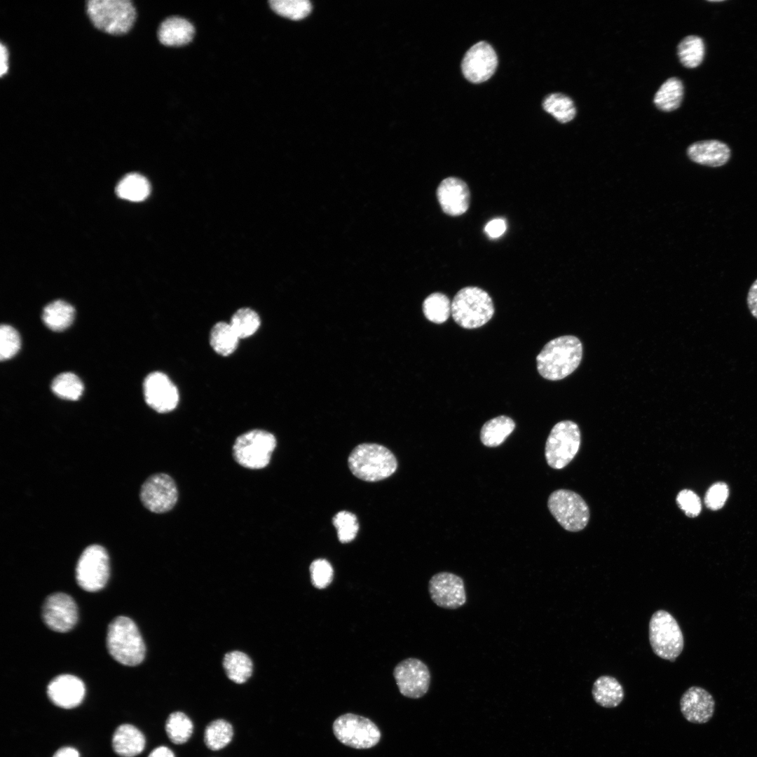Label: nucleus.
Masks as SVG:
<instances>
[{"mask_svg":"<svg viewBox=\"0 0 757 757\" xmlns=\"http://www.w3.org/2000/svg\"><path fill=\"white\" fill-rule=\"evenodd\" d=\"M582 357L579 339L571 335L559 336L547 342L537 355V369L545 379L561 380L578 368Z\"/></svg>","mask_w":757,"mask_h":757,"instance_id":"obj_1","label":"nucleus"},{"mask_svg":"<svg viewBox=\"0 0 757 757\" xmlns=\"http://www.w3.org/2000/svg\"><path fill=\"white\" fill-rule=\"evenodd\" d=\"M351 472L366 482L386 479L396 470L395 455L386 447L374 443H363L355 446L348 459Z\"/></svg>","mask_w":757,"mask_h":757,"instance_id":"obj_2","label":"nucleus"},{"mask_svg":"<svg viewBox=\"0 0 757 757\" xmlns=\"http://www.w3.org/2000/svg\"><path fill=\"white\" fill-rule=\"evenodd\" d=\"M107 647L111 656L126 666L140 664L145 656V645L135 623L118 616L108 627Z\"/></svg>","mask_w":757,"mask_h":757,"instance_id":"obj_3","label":"nucleus"},{"mask_svg":"<svg viewBox=\"0 0 757 757\" xmlns=\"http://www.w3.org/2000/svg\"><path fill=\"white\" fill-rule=\"evenodd\" d=\"M494 306L484 289L468 286L460 289L451 303L454 321L465 329H475L487 323L494 314Z\"/></svg>","mask_w":757,"mask_h":757,"instance_id":"obj_4","label":"nucleus"},{"mask_svg":"<svg viewBox=\"0 0 757 757\" xmlns=\"http://www.w3.org/2000/svg\"><path fill=\"white\" fill-rule=\"evenodd\" d=\"M87 14L98 29L119 35L132 27L136 11L130 0H90L86 3Z\"/></svg>","mask_w":757,"mask_h":757,"instance_id":"obj_5","label":"nucleus"},{"mask_svg":"<svg viewBox=\"0 0 757 757\" xmlns=\"http://www.w3.org/2000/svg\"><path fill=\"white\" fill-rule=\"evenodd\" d=\"M277 444L271 432L254 429L238 436L233 446V456L240 465L252 470L268 465Z\"/></svg>","mask_w":757,"mask_h":757,"instance_id":"obj_6","label":"nucleus"},{"mask_svg":"<svg viewBox=\"0 0 757 757\" xmlns=\"http://www.w3.org/2000/svg\"><path fill=\"white\" fill-rule=\"evenodd\" d=\"M649 641L654 653L671 662L681 653L684 639L676 619L664 610L655 611L649 622Z\"/></svg>","mask_w":757,"mask_h":757,"instance_id":"obj_7","label":"nucleus"},{"mask_svg":"<svg viewBox=\"0 0 757 757\" xmlns=\"http://www.w3.org/2000/svg\"><path fill=\"white\" fill-rule=\"evenodd\" d=\"M580 441V431L575 422H558L546 441L545 456L547 464L556 470L566 467L577 454Z\"/></svg>","mask_w":757,"mask_h":757,"instance_id":"obj_8","label":"nucleus"},{"mask_svg":"<svg viewBox=\"0 0 757 757\" xmlns=\"http://www.w3.org/2000/svg\"><path fill=\"white\" fill-rule=\"evenodd\" d=\"M332 730L336 738L343 744L357 749H367L376 746L381 733L370 719L351 713L335 719Z\"/></svg>","mask_w":757,"mask_h":757,"instance_id":"obj_9","label":"nucleus"},{"mask_svg":"<svg viewBox=\"0 0 757 757\" xmlns=\"http://www.w3.org/2000/svg\"><path fill=\"white\" fill-rule=\"evenodd\" d=\"M547 506L558 523L568 531H580L588 524L589 507L583 498L573 491L558 489L552 492L548 498Z\"/></svg>","mask_w":757,"mask_h":757,"instance_id":"obj_10","label":"nucleus"},{"mask_svg":"<svg viewBox=\"0 0 757 757\" xmlns=\"http://www.w3.org/2000/svg\"><path fill=\"white\" fill-rule=\"evenodd\" d=\"M109 577V557L104 547L93 544L84 549L77 561L76 579L83 589H102Z\"/></svg>","mask_w":757,"mask_h":757,"instance_id":"obj_11","label":"nucleus"},{"mask_svg":"<svg viewBox=\"0 0 757 757\" xmlns=\"http://www.w3.org/2000/svg\"><path fill=\"white\" fill-rule=\"evenodd\" d=\"M143 505L154 513L171 510L178 500V491L174 479L165 473L154 474L143 483L140 489Z\"/></svg>","mask_w":757,"mask_h":757,"instance_id":"obj_12","label":"nucleus"},{"mask_svg":"<svg viewBox=\"0 0 757 757\" xmlns=\"http://www.w3.org/2000/svg\"><path fill=\"white\" fill-rule=\"evenodd\" d=\"M393 676L400 693L405 697L418 699L429 689V669L417 658H407L398 663L394 669Z\"/></svg>","mask_w":757,"mask_h":757,"instance_id":"obj_13","label":"nucleus"},{"mask_svg":"<svg viewBox=\"0 0 757 757\" xmlns=\"http://www.w3.org/2000/svg\"><path fill=\"white\" fill-rule=\"evenodd\" d=\"M42 618L51 630L57 632H69L78 620L76 603L73 598L67 594H52L43 603Z\"/></svg>","mask_w":757,"mask_h":757,"instance_id":"obj_14","label":"nucleus"},{"mask_svg":"<svg viewBox=\"0 0 757 757\" xmlns=\"http://www.w3.org/2000/svg\"><path fill=\"white\" fill-rule=\"evenodd\" d=\"M428 590L432 601L443 608L456 609L466 602L463 580L450 572H439L432 575Z\"/></svg>","mask_w":757,"mask_h":757,"instance_id":"obj_15","label":"nucleus"},{"mask_svg":"<svg viewBox=\"0 0 757 757\" xmlns=\"http://www.w3.org/2000/svg\"><path fill=\"white\" fill-rule=\"evenodd\" d=\"M143 390L146 404L158 413L170 412L178 404L177 388L163 372L154 371L148 374L144 381Z\"/></svg>","mask_w":757,"mask_h":757,"instance_id":"obj_16","label":"nucleus"},{"mask_svg":"<svg viewBox=\"0 0 757 757\" xmlns=\"http://www.w3.org/2000/svg\"><path fill=\"white\" fill-rule=\"evenodd\" d=\"M497 64V55L491 46L485 41H479L467 51L461 68L468 81L479 83L493 74Z\"/></svg>","mask_w":757,"mask_h":757,"instance_id":"obj_17","label":"nucleus"},{"mask_svg":"<svg viewBox=\"0 0 757 757\" xmlns=\"http://www.w3.org/2000/svg\"><path fill=\"white\" fill-rule=\"evenodd\" d=\"M437 196L442 211L449 216H460L469 207L470 189L467 184L458 177H449L443 179L437 189Z\"/></svg>","mask_w":757,"mask_h":757,"instance_id":"obj_18","label":"nucleus"},{"mask_svg":"<svg viewBox=\"0 0 757 757\" xmlns=\"http://www.w3.org/2000/svg\"><path fill=\"white\" fill-rule=\"evenodd\" d=\"M680 709L688 721L702 724L712 718L715 710V701L705 689L692 686L682 695L680 699Z\"/></svg>","mask_w":757,"mask_h":757,"instance_id":"obj_19","label":"nucleus"},{"mask_svg":"<svg viewBox=\"0 0 757 757\" xmlns=\"http://www.w3.org/2000/svg\"><path fill=\"white\" fill-rule=\"evenodd\" d=\"M86 693L83 682L71 674L54 678L48 684L47 694L51 702L64 709H72L83 701Z\"/></svg>","mask_w":757,"mask_h":757,"instance_id":"obj_20","label":"nucleus"},{"mask_svg":"<svg viewBox=\"0 0 757 757\" xmlns=\"http://www.w3.org/2000/svg\"><path fill=\"white\" fill-rule=\"evenodd\" d=\"M686 154L688 158L697 164L718 168L725 165L730 161L731 149L722 141L704 139L689 145Z\"/></svg>","mask_w":757,"mask_h":757,"instance_id":"obj_21","label":"nucleus"},{"mask_svg":"<svg viewBox=\"0 0 757 757\" xmlns=\"http://www.w3.org/2000/svg\"><path fill=\"white\" fill-rule=\"evenodd\" d=\"M192 24L180 17H170L163 21L158 30L160 42L168 46H181L189 43L194 36Z\"/></svg>","mask_w":757,"mask_h":757,"instance_id":"obj_22","label":"nucleus"},{"mask_svg":"<svg viewBox=\"0 0 757 757\" xmlns=\"http://www.w3.org/2000/svg\"><path fill=\"white\" fill-rule=\"evenodd\" d=\"M114 751L121 757H134L145 746V737L136 727L123 724L115 730L112 738Z\"/></svg>","mask_w":757,"mask_h":757,"instance_id":"obj_23","label":"nucleus"},{"mask_svg":"<svg viewBox=\"0 0 757 757\" xmlns=\"http://www.w3.org/2000/svg\"><path fill=\"white\" fill-rule=\"evenodd\" d=\"M592 694L596 704L605 708L618 707L624 699V690L620 683L611 676H601L594 681Z\"/></svg>","mask_w":757,"mask_h":757,"instance_id":"obj_24","label":"nucleus"},{"mask_svg":"<svg viewBox=\"0 0 757 757\" xmlns=\"http://www.w3.org/2000/svg\"><path fill=\"white\" fill-rule=\"evenodd\" d=\"M515 428V423L509 416H499L486 421L480 432V439L488 447L500 445Z\"/></svg>","mask_w":757,"mask_h":757,"instance_id":"obj_25","label":"nucleus"},{"mask_svg":"<svg viewBox=\"0 0 757 757\" xmlns=\"http://www.w3.org/2000/svg\"><path fill=\"white\" fill-rule=\"evenodd\" d=\"M74 314L75 310L71 304L62 300H56L43 308L42 320L50 329L60 332L71 325Z\"/></svg>","mask_w":757,"mask_h":757,"instance_id":"obj_26","label":"nucleus"},{"mask_svg":"<svg viewBox=\"0 0 757 757\" xmlns=\"http://www.w3.org/2000/svg\"><path fill=\"white\" fill-rule=\"evenodd\" d=\"M683 93L682 81L678 78L671 77L661 85L655 95L653 102L659 109L671 111L679 107Z\"/></svg>","mask_w":757,"mask_h":757,"instance_id":"obj_27","label":"nucleus"},{"mask_svg":"<svg viewBox=\"0 0 757 757\" xmlns=\"http://www.w3.org/2000/svg\"><path fill=\"white\" fill-rule=\"evenodd\" d=\"M239 339L230 323L225 322L216 323L210 334L212 348L222 356L232 354L238 346Z\"/></svg>","mask_w":757,"mask_h":757,"instance_id":"obj_28","label":"nucleus"},{"mask_svg":"<svg viewBox=\"0 0 757 757\" xmlns=\"http://www.w3.org/2000/svg\"><path fill=\"white\" fill-rule=\"evenodd\" d=\"M116 192L120 198L137 202L144 200L150 193V184L147 179L137 173L125 175L118 183Z\"/></svg>","mask_w":757,"mask_h":757,"instance_id":"obj_29","label":"nucleus"},{"mask_svg":"<svg viewBox=\"0 0 757 757\" xmlns=\"http://www.w3.org/2000/svg\"><path fill=\"white\" fill-rule=\"evenodd\" d=\"M677 54L681 63L686 68H696L702 62L705 55V44L697 35H688L678 43Z\"/></svg>","mask_w":757,"mask_h":757,"instance_id":"obj_30","label":"nucleus"},{"mask_svg":"<svg viewBox=\"0 0 757 757\" xmlns=\"http://www.w3.org/2000/svg\"><path fill=\"white\" fill-rule=\"evenodd\" d=\"M223 664L229 678L236 683L246 682L252 673V662L250 658L240 651L235 650L226 653Z\"/></svg>","mask_w":757,"mask_h":757,"instance_id":"obj_31","label":"nucleus"},{"mask_svg":"<svg viewBox=\"0 0 757 757\" xmlns=\"http://www.w3.org/2000/svg\"><path fill=\"white\" fill-rule=\"evenodd\" d=\"M543 107L547 113L563 123L573 120L576 113L573 100L562 93H552L546 96Z\"/></svg>","mask_w":757,"mask_h":757,"instance_id":"obj_32","label":"nucleus"},{"mask_svg":"<svg viewBox=\"0 0 757 757\" xmlns=\"http://www.w3.org/2000/svg\"><path fill=\"white\" fill-rule=\"evenodd\" d=\"M423 311L428 320L442 324L447 320L451 313V304L444 294L435 292L424 300Z\"/></svg>","mask_w":757,"mask_h":757,"instance_id":"obj_33","label":"nucleus"},{"mask_svg":"<svg viewBox=\"0 0 757 757\" xmlns=\"http://www.w3.org/2000/svg\"><path fill=\"white\" fill-rule=\"evenodd\" d=\"M233 735L232 725L225 720L218 719L211 722L206 727L204 741L208 749L217 751L229 744Z\"/></svg>","mask_w":757,"mask_h":757,"instance_id":"obj_34","label":"nucleus"},{"mask_svg":"<svg viewBox=\"0 0 757 757\" xmlns=\"http://www.w3.org/2000/svg\"><path fill=\"white\" fill-rule=\"evenodd\" d=\"M51 390L60 398L74 401L81 396L83 384L76 374L64 372L53 380Z\"/></svg>","mask_w":757,"mask_h":757,"instance_id":"obj_35","label":"nucleus"},{"mask_svg":"<svg viewBox=\"0 0 757 757\" xmlns=\"http://www.w3.org/2000/svg\"><path fill=\"white\" fill-rule=\"evenodd\" d=\"M193 729L191 719L180 711L172 713L166 721L165 730L168 737L176 744L187 742L192 735Z\"/></svg>","mask_w":757,"mask_h":757,"instance_id":"obj_36","label":"nucleus"},{"mask_svg":"<svg viewBox=\"0 0 757 757\" xmlns=\"http://www.w3.org/2000/svg\"><path fill=\"white\" fill-rule=\"evenodd\" d=\"M239 337L245 339L253 335L259 329L261 320L258 313L250 308L238 309L229 322Z\"/></svg>","mask_w":757,"mask_h":757,"instance_id":"obj_37","label":"nucleus"},{"mask_svg":"<svg viewBox=\"0 0 757 757\" xmlns=\"http://www.w3.org/2000/svg\"><path fill=\"white\" fill-rule=\"evenodd\" d=\"M269 4L276 13L294 20L305 18L311 11L308 0H271Z\"/></svg>","mask_w":757,"mask_h":757,"instance_id":"obj_38","label":"nucleus"},{"mask_svg":"<svg viewBox=\"0 0 757 757\" xmlns=\"http://www.w3.org/2000/svg\"><path fill=\"white\" fill-rule=\"evenodd\" d=\"M332 523L337 531L338 538L341 543H350L356 537L359 530V524L353 513L345 510L340 511L333 517Z\"/></svg>","mask_w":757,"mask_h":757,"instance_id":"obj_39","label":"nucleus"},{"mask_svg":"<svg viewBox=\"0 0 757 757\" xmlns=\"http://www.w3.org/2000/svg\"><path fill=\"white\" fill-rule=\"evenodd\" d=\"M20 348L18 332L8 325L0 327V359L6 360L13 357Z\"/></svg>","mask_w":757,"mask_h":757,"instance_id":"obj_40","label":"nucleus"},{"mask_svg":"<svg viewBox=\"0 0 757 757\" xmlns=\"http://www.w3.org/2000/svg\"><path fill=\"white\" fill-rule=\"evenodd\" d=\"M309 571L312 585L318 589L327 587L332 581L334 571L331 564L326 559H318L310 565Z\"/></svg>","mask_w":757,"mask_h":757,"instance_id":"obj_41","label":"nucleus"},{"mask_svg":"<svg viewBox=\"0 0 757 757\" xmlns=\"http://www.w3.org/2000/svg\"><path fill=\"white\" fill-rule=\"evenodd\" d=\"M676 503L686 516L697 517L701 512L702 504L699 496L689 489L681 490L677 495Z\"/></svg>","mask_w":757,"mask_h":757,"instance_id":"obj_42","label":"nucleus"},{"mask_svg":"<svg viewBox=\"0 0 757 757\" xmlns=\"http://www.w3.org/2000/svg\"><path fill=\"white\" fill-rule=\"evenodd\" d=\"M728 496V487L724 482H716L707 490L704 503L706 506L712 510L721 509L725 504Z\"/></svg>","mask_w":757,"mask_h":757,"instance_id":"obj_43","label":"nucleus"},{"mask_svg":"<svg viewBox=\"0 0 757 757\" xmlns=\"http://www.w3.org/2000/svg\"><path fill=\"white\" fill-rule=\"evenodd\" d=\"M505 220L502 218H496L489 221L485 228V233L491 238H497L502 236L506 230Z\"/></svg>","mask_w":757,"mask_h":757,"instance_id":"obj_44","label":"nucleus"},{"mask_svg":"<svg viewBox=\"0 0 757 757\" xmlns=\"http://www.w3.org/2000/svg\"><path fill=\"white\" fill-rule=\"evenodd\" d=\"M746 303L751 315L757 319V279L751 284L748 291Z\"/></svg>","mask_w":757,"mask_h":757,"instance_id":"obj_45","label":"nucleus"},{"mask_svg":"<svg viewBox=\"0 0 757 757\" xmlns=\"http://www.w3.org/2000/svg\"><path fill=\"white\" fill-rule=\"evenodd\" d=\"M8 53L7 48L3 44L0 45V75L2 76L8 70Z\"/></svg>","mask_w":757,"mask_h":757,"instance_id":"obj_46","label":"nucleus"},{"mask_svg":"<svg viewBox=\"0 0 757 757\" xmlns=\"http://www.w3.org/2000/svg\"><path fill=\"white\" fill-rule=\"evenodd\" d=\"M148 757H175V754L167 746H161L154 749Z\"/></svg>","mask_w":757,"mask_h":757,"instance_id":"obj_47","label":"nucleus"},{"mask_svg":"<svg viewBox=\"0 0 757 757\" xmlns=\"http://www.w3.org/2000/svg\"><path fill=\"white\" fill-rule=\"evenodd\" d=\"M53 757H80L75 749L66 746L57 750Z\"/></svg>","mask_w":757,"mask_h":757,"instance_id":"obj_48","label":"nucleus"}]
</instances>
